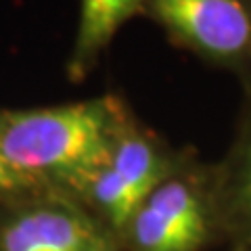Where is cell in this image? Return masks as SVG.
<instances>
[{"label":"cell","instance_id":"cell-1","mask_svg":"<svg viewBox=\"0 0 251 251\" xmlns=\"http://www.w3.org/2000/svg\"><path fill=\"white\" fill-rule=\"evenodd\" d=\"M130 107L120 94L0 109V157L36 191L72 195L105 159Z\"/></svg>","mask_w":251,"mask_h":251},{"label":"cell","instance_id":"cell-2","mask_svg":"<svg viewBox=\"0 0 251 251\" xmlns=\"http://www.w3.org/2000/svg\"><path fill=\"white\" fill-rule=\"evenodd\" d=\"M220 241L211 163L193 149L138 203L120 234L122 251H203Z\"/></svg>","mask_w":251,"mask_h":251},{"label":"cell","instance_id":"cell-3","mask_svg":"<svg viewBox=\"0 0 251 251\" xmlns=\"http://www.w3.org/2000/svg\"><path fill=\"white\" fill-rule=\"evenodd\" d=\"M188 149H174L153 128L128 111L105 159L74 193L103 226L120 234L138 203L174 170Z\"/></svg>","mask_w":251,"mask_h":251},{"label":"cell","instance_id":"cell-4","mask_svg":"<svg viewBox=\"0 0 251 251\" xmlns=\"http://www.w3.org/2000/svg\"><path fill=\"white\" fill-rule=\"evenodd\" d=\"M143 15L201 61L251 75V0H147Z\"/></svg>","mask_w":251,"mask_h":251},{"label":"cell","instance_id":"cell-5","mask_svg":"<svg viewBox=\"0 0 251 251\" xmlns=\"http://www.w3.org/2000/svg\"><path fill=\"white\" fill-rule=\"evenodd\" d=\"M0 251H122L115 234L72 195L31 191L0 201Z\"/></svg>","mask_w":251,"mask_h":251},{"label":"cell","instance_id":"cell-6","mask_svg":"<svg viewBox=\"0 0 251 251\" xmlns=\"http://www.w3.org/2000/svg\"><path fill=\"white\" fill-rule=\"evenodd\" d=\"M243 103L226 155L211 163V188L220 241L251 251V75L241 77Z\"/></svg>","mask_w":251,"mask_h":251},{"label":"cell","instance_id":"cell-7","mask_svg":"<svg viewBox=\"0 0 251 251\" xmlns=\"http://www.w3.org/2000/svg\"><path fill=\"white\" fill-rule=\"evenodd\" d=\"M145 2L147 0H80L77 31L67 59L69 80L82 82L88 77L124 23L143 15Z\"/></svg>","mask_w":251,"mask_h":251},{"label":"cell","instance_id":"cell-8","mask_svg":"<svg viewBox=\"0 0 251 251\" xmlns=\"http://www.w3.org/2000/svg\"><path fill=\"white\" fill-rule=\"evenodd\" d=\"M31 191H36V188H31L19 176H15L9 170V166L2 161V157H0V201L21 197V195H27Z\"/></svg>","mask_w":251,"mask_h":251},{"label":"cell","instance_id":"cell-9","mask_svg":"<svg viewBox=\"0 0 251 251\" xmlns=\"http://www.w3.org/2000/svg\"><path fill=\"white\" fill-rule=\"evenodd\" d=\"M232 251H245V249H232Z\"/></svg>","mask_w":251,"mask_h":251}]
</instances>
